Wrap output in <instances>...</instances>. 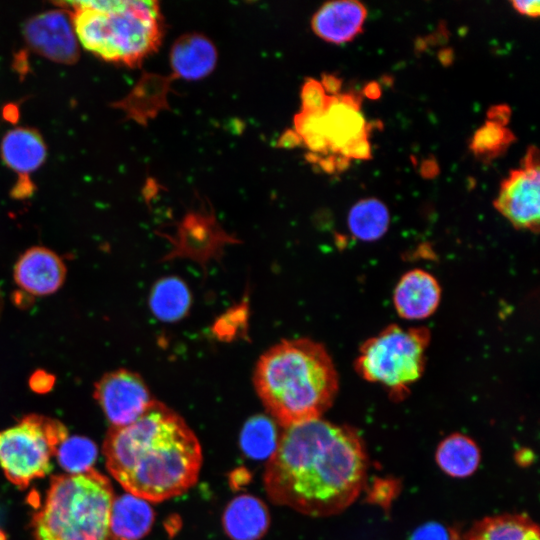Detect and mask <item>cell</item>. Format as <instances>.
Instances as JSON below:
<instances>
[{
	"mask_svg": "<svg viewBox=\"0 0 540 540\" xmlns=\"http://www.w3.org/2000/svg\"><path fill=\"white\" fill-rule=\"evenodd\" d=\"M366 472L367 457L355 431L316 418L283 427L263 482L273 503L326 517L355 501Z\"/></svg>",
	"mask_w": 540,
	"mask_h": 540,
	"instance_id": "6da1fadb",
	"label": "cell"
},
{
	"mask_svg": "<svg viewBox=\"0 0 540 540\" xmlns=\"http://www.w3.org/2000/svg\"><path fill=\"white\" fill-rule=\"evenodd\" d=\"M103 454L117 482L148 502L186 492L197 482L202 465L201 445L193 430L159 401L132 423L111 427Z\"/></svg>",
	"mask_w": 540,
	"mask_h": 540,
	"instance_id": "7a4b0ae2",
	"label": "cell"
},
{
	"mask_svg": "<svg viewBox=\"0 0 540 540\" xmlns=\"http://www.w3.org/2000/svg\"><path fill=\"white\" fill-rule=\"evenodd\" d=\"M253 383L270 417L282 427L321 418L338 392L328 351L307 338L283 340L262 354Z\"/></svg>",
	"mask_w": 540,
	"mask_h": 540,
	"instance_id": "3957f363",
	"label": "cell"
},
{
	"mask_svg": "<svg viewBox=\"0 0 540 540\" xmlns=\"http://www.w3.org/2000/svg\"><path fill=\"white\" fill-rule=\"evenodd\" d=\"M71 18L82 46L110 62L139 65L160 46L163 18L156 1H75Z\"/></svg>",
	"mask_w": 540,
	"mask_h": 540,
	"instance_id": "277c9868",
	"label": "cell"
},
{
	"mask_svg": "<svg viewBox=\"0 0 540 540\" xmlns=\"http://www.w3.org/2000/svg\"><path fill=\"white\" fill-rule=\"evenodd\" d=\"M114 499L109 479L94 469L52 478L32 519L36 540H109Z\"/></svg>",
	"mask_w": 540,
	"mask_h": 540,
	"instance_id": "5b68a950",
	"label": "cell"
},
{
	"mask_svg": "<svg viewBox=\"0 0 540 540\" xmlns=\"http://www.w3.org/2000/svg\"><path fill=\"white\" fill-rule=\"evenodd\" d=\"M430 337L426 327L389 325L362 344L355 370L366 381L403 396L424 372Z\"/></svg>",
	"mask_w": 540,
	"mask_h": 540,
	"instance_id": "8992f818",
	"label": "cell"
},
{
	"mask_svg": "<svg viewBox=\"0 0 540 540\" xmlns=\"http://www.w3.org/2000/svg\"><path fill=\"white\" fill-rule=\"evenodd\" d=\"M67 437L63 424L40 415H28L0 431V466L5 476L22 489L44 477L51 470L58 446Z\"/></svg>",
	"mask_w": 540,
	"mask_h": 540,
	"instance_id": "52a82bcc",
	"label": "cell"
},
{
	"mask_svg": "<svg viewBox=\"0 0 540 540\" xmlns=\"http://www.w3.org/2000/svg\"><path fill=\"white\" fill-rule=\"evenodd\" d=\"M539 151L531 146L523 167L512 170L501 183L493 202L497 211L516 229L539 231L540 221Z\"/></svg>",
	"mask_w": 540,
	"mask_h": 540,
	"instance_id": "ba28073f",
	"label": "cell"
},
{
	"mask_svg": "<svg viewBox=\"0 0 540 540\" xmlns=\"http://www.w3.org/2000/svg\"><path fill=\"white\" fill-rule=\"evenodd\" d=\"M94 398L111 427L132 423L156 401L141 376L126 369L103 375L95 384Z\"/></svg>",
	"mask_w": 540,
	"mask_h": 540,
	"instance_id": "9c48e42d",
	"label": "cell"
},
{
	"mask_svg": "<svg viewBox=\"0 0 540 540\" xmlns=\"http://www.w3.org/2000/svg\"><path fill=\"white\" fill-rule=\"evenodd\" d=\"M28 44L39 54L59 63L75 62L77 37L64 11L53 10L31 18L24 26Z\"/></svg>",
	"mask_w": 540,
	"mask_h": 540,
	"instance_id": "30bf717a",
	"label": "cell"
},
{
	"mask_svg": "<svg viewBox=\"0 0 540 540\" xmlns=\"http://www.w3.org/2000/svg\"><path fill=\"white\" fill-rule=\"evenodd\" d=\"M66 277L62 259L45 247L26 250L14 267L17 285L31 295L44 296L56 292Z\"/></svg>",
	"mask_w": 540,
	"mask_h": 540,
	"instance_id": "8fae6325",
	"label": "cell"
},
{
	"mask_svg": "<svg viewBox=\"0 0 540 540\" xmlns=\"http://www.w3.org/2000/svg\"><path fill=\"white\" fill-rule=\"evenodd\" d=\"M360 98L351 93L330 95L323 112L324 137L331 154H338L352 142L367 137L368 126L360 112Z\"/></svg>",
	"mask_w": 540,
	"mask_h": 540,
	"instance_id": "7c38bea8",
	"label": "cell"
},
{
	"mask_svg": "<svg viewBox=\"0 0 540 540\" xmlns=\"http://www.w3.org/2000/svg\"><path fill=\"white\" fill-rule=\"evenodd\" d=\"M441 299V288L436 278L422 269L405 273L397 283L393 303L398 315L408 320L431 316Z\"/></svg>",
	"mask_w": 540,
	"mask_h": 540,
	"instance_id": "4fadbf2b",
	"label": "cell"
},
{
	"mask_svg": "<svg viewBox=\"0 0 540 540\" xmlns=\"http://www.w3.org/2000/svg\"><path fill=\"white\" fill-rule=\"evenodd\" d=\"M366 16L365 6L358 1H331L314 14L311 25L323 40L340 44L351 41L362 31Z\"/></svg>",
	"mask_w": 540,
	"mask_h": 540,
	"instance_id": "5bb4252c",
	"label": "cell"
},
{
	"mask_svg": "<svg viewBox=\"0 0 540 540\" xmlns=\"http://www.w3.org/2000/svg\"><path fill=\"white\" fill-rule=\"evenodd\" d=\"M169 59L174 76L183 80H200L214 70L217 50L206 36L189 33L174 42Z\"/></svg>",
	"mask_w": 540,
	"mask_h": 540,
	"instance_id": "9a60e30c",
	"label": "cell"
},
{
	"mask_svg": "<svg viewBox=\"0 0 540 540\" xmlns=\"http://www.w3.org/2000/svg\"><path fill=\"white\" fill-rule=\"evenodd\" d=\"M154 511L149 502L131 493L114 496L109 518V540H141L150 531Z\"/></svg>",
	"mask_w": 540,
	"mask_h": 540,
	"instance_id": "2e32d148",
	"label": "cell"
},
{
	"mask_svg": "<svg viewBox=\"0 0 540 540\" xmlns=\"http://www.w3.org/2000/svg\"><path fill=\"white\" fill-rule=\"evenodd\" d=\"M270 522L266 505L252 495H240L226 507L222 524L232 540H258L268 530Z\"/></svg>",
	"mask_w": 540,
	"mask_h": 540,
	"instance_id": "e0dca14e",
	"label": "cell"
},
{
	"mask_svg": "<svg viewBox=\"0 0 540 540\" xmlns=\"http://www.w3.org/2000/svg\"><path fill=\"white\" fill-rule=\"evenodd\" d=\"M1 152L4 162L20 174L35 171L46 158V146L42 137L28 128L9 131L3 138Z\"/></svg>",
	"mask_w": 540,
	"mask_h": 540,
	"instance_id": "ac0fdd59",
	"label": "cell"
},
{
	"mask_svg": "<svg viewBox=\"0 0 540 540\" xmlns=\"http://www.w3.org/2000/svg\"><path fill=\"white\" fill-rule=\"evenodd\" d=\"M464 540H540L538 526L525 515H501L476 523Z\"/></svg>",
	"mask_w": 540,
	"mask_h": 540,
	"instance_id": "d6986e66",
	"label": "cell"
},
{
	"mask_svg": "<svg viewBox=\"0 0 540 540\" xmlns=\"http://www.w3.org/2000/svg\"><path fill=\"white\" fill-rule=\"evenodd\" d=\"M436 461L448 475L463 478L471 475L478 467L480 452L470 438L453 434L444 439L437 448Z\"/></svg>",
	"mask_w": 540,
	"mask_h": 540,
	"instance_id": "ffe728a7",
	"label": "cell"
},
{
	"mask_svg": "<svg viewBox=\"0 0 540 540\" xmlns=\"http://www.w3.org/2000/svg\"><path fill=\"white\" fill-rule=\"evenodd\" d=\"M389 220V211L383 202L375 198H366L358 201L350 209L348 227L356 239L375 241L386 233Z\"/></svg>",
	"mask_w": 540,
	"mask_h": 540,
	"instance_id": "44dd1931",
	"label": "cell"
},
{
	"mask_svg": "<svg viewBox=\"0 0 540 540\" xmlns=\"http://www.w3.org/2000/svg\"><path fill=\"white\" fill-rule=\"evenodd\" d=\"M149 305L157 318L174 321L182 318L190 305V294L183 281L169 277L158 281L150 293Z\"/></svg>",
	"mask_w": 540,
	"mask_h": 540,
	"instance_id": "7402d4cb",
	"label": "cell"
},
{
	"mask_svg": "<svg viewBox=\"0 0 540 540\" xmlns=\"http://www.w3.org/2000/svg\"><path fill=\"white\" fill-rule=\"evenodd\" d=\"M279 433L271 417L256 415L243 426L240 446L243 453L255 460L270 458L276 450Z\"/></svg>",
	"mask_w": 540,
	"mask_h": 540,
	"instance_id": "603a6c76",
	"label": "cell"
},
{
	"mask_svg": "<svg viewBox=\"0 0 540 540\" xmlns=\"http://www.w3.org/2000/svg\"><path fill=\"white\" fill-rule=\"evenodd\" d=\"M55 456L69 474H80L92 469L97 458V447L87 438L67 437L58 446Z\"/></svg>",
	"mask_w": 540,
	"mask_h": 540,
	"instance_id": "cb8c5ba5",
	"label": "cell"
},
{
	"mask_svg": "<svg viewBox=\"0 0 540 540\" xmlns=\"http://www.w3.org/2000/svg\"><path fill=\"white\" fill-rule=\"evenodd\" d=\"M514 140L515 136L508 128L486 121L475 132L470 148L475 155L491 159L505 151Z\"/></svg>",
	"mask_w": 540,
	"mask_h": 540,
	"instance_id": "d4e9b609",
	"label": "cell"
},
{
	"mask_svg": "<svg viewBox=\"0 0 540 540\" xmlns=\"http://www.w3.org/2000/svg\"><path fill=\"white\" fill-rule=\"evenodd\" d=\"M330 95L327 94L321 82L309 79L301 90V111L310 113L324 112L328 106Z\"/></svg>",
	"mask_w": 540,
	"mask_h": 540,
	"instance_id": "484cf974",
	"label": "cell"
},
{
	"mask_svg": "<svg viewBox=\"0 0 540 540\" xmlns=\"http://www.w3.org/2000/svg\"><path fill=\"white\" fill-rule=\"evenodd\" d=\"M410 540H457V536L438 522H427L412 533Z\"/></svg>",
	"mask_w": 540,
	"mask_h": 540,
	"instance_id": "4316f807",
	"label": "cell"
},
{
	"mask_svg": "<svg viewBox=\"0 0 540 540\" xmlns=\"http://www.w3.org/2000/svg\"><path fill=\"white\" fill-rule=\"evenodd\" d=\"M339 155L351 159L367 160L371 158V147L367 137L360 138L345 148H343Z\"/></svg>",
	"mask_w": 540,
	"mask_h": 540,
	"instance_id": "83f0119b",
	"label": "cell"
},
{
	"mask_svg": "<svg viewBox=\"0 0 540 540\" xmlns=\"http://www.w3.org/2000/svg\"><path fill=\"white\" fill-rule=\"evenodd\" d=\"M53 385V376L45 371H36L31 379L30 386L37 392H45L49 390Z\"/></svg>",
	"mask_w": 540,
	"mask_h": 540,
	"instance_id": "f1b7e54d",
	"label": "cell"
},
{
	"mask_svg": "<svg viewBox=\"0 0 540 540\" xmlns=\"http://www.w3.org/2000/svg\"><path fill=\"white\" fill-rule=\"evenodd\" d=\"M510 109L507 105H496L488 111V120L490 122L505 126L510 118Z\"/></svg>",
	"mask_w": 540,
	"mask_h": 540,
	"instance_id": "f546056e",
	"label": "cell"
},
{
	"mask_svg": "<svg viewBox=\"0 0 540 540\" xmlns=\"http://www.w3.org/2000/svg\"><path fill=\"white\" fill-rule=\"evenodd\" d=\"M513 7L521 14L530 17H538L540 13V2L532 1H513Z\"/></svg>",
	"mask_w": 540,
	"mask_h": 540,
	"instance_id": "4dcf8cb0",
	"label": "cell"
},
{
	"mask_svg": "<svg viewBox=\"0 0 540 540\" xmlns=\"http://www.w3.org/2000/svg\"><path fill=\"white\" fill-rule=\"evenodd\" d=\"M321 84L325 91L329 92L331 95L339 94V90L341 88V80L338 77L325 74L322 77Z\"/></svg>",
	"mask_w": 540,
	"mask_h": 540,
	"instance_id": "1f68e13d",
	"label": "cell"
},
{
	"mask_svg": "<svg viewBox=\"0 0 540 540\" xmlns=\"http://www.w3.org/2000/svg\"><path fill=\"white\" fill-rule=\"evenodd\" d=\"M438 172L437 163L434 160H426L422 163L421 174L424 177H434Z\"/></svg>",
	"mask_w": 540,
	"mask_h": 540,
	"instance_id": "d6a6232c",
	"label": "cell"
},
{
	"mask_svg": "<svg viewBox=\"0 0 540 540\" xmlns=\"http://www.w3.org/2000/svg\"><path fill=\"white\" fill-rule=\"evenodd\" d=\"M364 94L370 99H377L381 95V89L378 83L370 82L364 88Z\"/></svg>",
	"mask_w": 540,
	"mask_h": 540,
	"instance_id": "836d02e7",
	"label": "cell"
}]
</instances>
